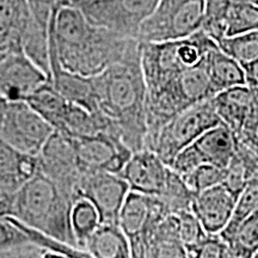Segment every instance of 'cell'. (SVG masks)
<instances>
[{
  "label": "cell",
  "instance_id": "603a6c76",
  "mask_svg": "<svg viewBox=\"0 0 258 258\" xmlns=\"http://www.w3.org/2000/svg\"><path fill=\"white\" fill-rule=\"evenodd\" d=\"M27 102L54 128V131H59L69 109L70 101L54 88L50 80L32 93Z\"/></svg>",
  "mask_w": 258,
  "mask_h": 258
},
{
  "label": "cell",
  "instance_id": "4dcf8cb0",
  "mask_svg": "<svg viewBox=\"0 0 258 258\" xmlns=\"http://www.w3.org/2000/svg\"><path fill=\"white\" fill-rule=\"evenodd\" d=\"M226 169L213 164H202L189 172L188 175L182 177L194 194H198L203 190L211 188L224 182Z\"/></svg>",
  "mask_w": 258,
  "mask_h": 258
},
{
  "label": "cell",
  "instance_id": "6da1fadb",
  "mask_svg": "<svg viewBox=\"0 0 258 258\" xmlns=\"http://www.w3.org/2000/svg\"><path fill=\"white\" fill-rule=\"evenodd\" d=\"M49 49L62 69L95 77L141 50V41L90 23L77 6L61 4L49 24Z\"/></svg>",
  "mask_w": 258,
  "mask_h": 258
},
{
  "label": "cell",
  "instance_id": "836d02e7",
  "mask_svg": "<svg viewBox=\"0 0 258 258\" xmlns=\"http://www.w3.org/2000/svg\"><path fill=\"white\" fill-rule=\"evenodd\" d=\"M189 257H233L228 244L220 234H207L194 249Z\"/></svg>",
  "mask_w": 258,
  "mask_h": 258
},
{
  "label": "cell",
  "instance_id": "ac0fdd59",
  "mask_svg": "<svg viewBox=\"0 0 258 258\" xmlns=\"http://www.w3.org/2000/svg\"><path fill=\"white\" fill-rule=\"evenodd\" d=\"M38 171L37 156L19 152L0 139V192L15 194Z\"/></svg>",
  "mask_w": 258,
  "mask_h": 258
},
{
  "label": "cell",
  "instance_id": "30bf717a",
  "mask_svg": "<svg viewBox=\"0 0 258 258\" xmlns=\"http://www.w3.org/2000/svg\"><path fill=\"white\" fill-rule=\"evenodd\" d=\"M170 215L156 196L131 190L122 206L118 225L131 243L132 257H145L148 234L158 222Z\"/></svg>",
  "mask_w": 258,
  "mask_h": 258
},
{
  "label": "cell",
  "instance_id": "4316f807",
  "mask_svg": "<svg viewBox=\"0 0 258 258\" xmlns=\"http://www.w3.org/2000/svg\"><path fill=\"white\" fill-rule=\"evenodd\" d=\"M101 224V217L92 202L88 199H79L72 209V227L77 244L85 250L86 241Z\"/></svg>",
  "mask_w": 258,
  "mask_h": 258
},
{
  "label": "cell",
  "instance_id": "9a60e30c",
  "mask_svg": "<svg viewBox=\"0 0 258 258\" xmlns=\"http://www.w3.org/2000/svg\"><path fill=\"white\" fill-rule=\"evenodd\" d=\"M170 166L150 148L133 152L118 175L129 184L133 191L148 196H159L164 191Z\"/></svg>",
  "mask_w": 258,
  "mask_h": 258
},
{
  "label": "cell",
  "instance_id": "d6a6232c",
  "mask_svg": "<svg viewBox=\"0 0 258 258\" xmlns=\"http://www.w3.org/2000/svg\"><path fill=\"white\" fill-rule=\"evenodd\" d=\"M27 234L11 215L0 218V253L10 252L29 246Z\"/></svg>",
  "mask_w": 258,
  "mask_h": 258
},
{
  "label": "cell",
  "instance_id": "52a82bcc",
  "mask_svg": "<svg viewBox=\"0 0 258 258\" xmlns=\"http://www.w3.org/2000/svg\"><path fill=\"white\" fill-rule=\"evenodd\" d=\"M54 128L27 101L0 97V139L22 153L38 156Z\"/></svg>",
  "mask_w": 258,
  "mask_h": 258
},
{
  "label": "cell",
  "instance_id": "ba28073f",
  "mask_svg": "<svg viewBox=\"0 0 258 258\" xmlns=\"http://www.w3.org/2000/svg\"><path fill=\"white\" fill-rule=\"evenodd\" d=\"M160 0H93L80 6L90 23L128 37L139 38L144 22Z\"/></svg>",
  "mask_w": 258,
  "mask_h": 258
},
{
  "label": "cell",
  "instance_id": "e575fe53",
  "mask_svg": "<svg viewBox=\"0 0 258 258\" xmlns=\"http://www.w3.org/2000/svg\"><path fill=\"white\" fill-rule=\"evenodd\" d=\"M235 137L239 143L258 153V99L254 102L243 127Z\"/></svg>",
  "mask_w": 258,
  "mask_h": 258
},
{
  "label": "cell",
  "instance_id": "83f0119b",
  "mask_svg": "<svg viewBox=\"0 0 258 258\" xmlns=\"http://www.w3.org/2000/svg\"><path fill=\"white\" fill-rule=\"evenodd\" d=\"M217 43L225 54L243 66L258 59V30L222 37Z\"/></svg>",
  "mask_w": 258,
  "mask_h": 258
},
{
  "label": "cell",
  "instance_id": "74e56055",
  "mask_svg": "<svg viewBox=\"0 0 258 258\" xmlns=\"http://www.w3.org/2000/svg\"><path fill=\"white\" fill-rule=\"evenodd\" d=\"M15 194L0 192V218L11 214Z\"/></svg>",
  "mask_w": 258,
  "mask_h": 258
},
{
  "label": "cell",
  "instance_id": "e0dca14e",
  "mask_svg": "<svg viewBox=\"0 0 258 258\" xmlns=\"http://www.w3.org/2000/svg\"><path fill=\"white\" fill-rule=\"evenodd\" d=\"M50 83L67 101L83 106L91 112H98V102L93 77L70 72L62 69L55 54L49 49Z\"/></svg>",
  "mask_w": 258,
  "mask_h": 258
},
{
  "label": "cell",
  "instance_id": "44dd1931",
  "mask_svg": "<svg viewBox=\"0 0 258 258\" xmlns=\"http://www.w3.org/2000/svg\"><path fill=\"white\" fill-rule=\"evenodd\" d=\"M206 67L215 95L234 86L245 85L243 64L225 54L218 43L211 47L206 55Z\"/></svg>",
  "mask_w": 258,
  "mask_h": 258
},
{
  "label": "cell",
  "instance_id": "ab89813d",
  "mask_svg": "<svg viewBox=\"0 0 258 258\" xmlns=\"http://www.w3.org/2000/svg\"><path fill=\"white\" fill-rule=\"evenodd\" d=\"M9 53H10V51H9L8 49H6V48L0 46V62H2V61L5 59V56L8 55Z\"/></svg>",
  "mask_w": 258,
  "mask_h": 258
},
{
  "label": "cell",
  "instance_id": "277c9868",
  "mask_svg": "<svg viewBox=\"0 0 258 258\" xmlns=\"http://www.w3.org/2000/svg\"><path fill=\"white\" fill-rule=\"evenodd\" d=\"M215 43L203 30L182 40L141 42V69L147 92L161 88L183 71L201 62Z\"/></svg>",
  "mask_w": 258,
  "mask_h": 258
},
{
  "label": "cell",
  "instance_id": "f35d334b",
  "mask_svg": "<svg viewBox=\"0 0 258 258\" xmlns=\"http://www.w3.org/2000/svg\"><path fill=\"white\" fill-rule=\"evenodd\" d=\"M90 2H93V0H64V3H66V4L77 6V8H80L82 5L88 4V3H90Z\"/></svg>",
  "mask_w": 258,
  "mask_h": 258
},
{
  "label": "cell",
  "instance_id": "4fadbf2b",
  "mask_svg": "<svg viewBox=\"0 0 258 258\" xmlns=\"http://www.w3.org/2000/svg\"><path fill=\"white\" fill-rule=\"evenodd\" d=\"M37 158L41 172L71 190L78 201L77 191L83 172L79 169L72 139L54 131Z\"/></svg>",
  "mask_w": 258,
  "mask_h": 258
},
{
  "label": "cell",
  "instance_id": "3957f363",
  "mask_svg": "<svg viewBox=\"0 0 258 258\" xmlns=\"http://www.w3.org/2000/svg\"><path fill=\"white\" fill-rule=\"evenodd\" d=\"M76 201L71 190L38 171L15 192L10 215L71 246L79 247L72 227Z\"/></svg>",
  "mask_w": 258,
  "mask_h": 258
},
{
  "label": "cell",
  "instance_id": "5bb4252c",
  "mask_svg": "<svg viewBox=\"0 0 258 258\" xmlns=\"http://www.w3.org/2000/svg\"><path fill=\"white\" fill-rule=\"evenodd\" d=\"M49 80L23 51H10L0 62V97L8 101H27Z\"/></svg>",
  "mask_w": 258,
  "mask_h": 258
},
{
  "label": "cell",
  "instance_id": "8d00e7d4",
  "mask_svg": "<svg viewBox=\"0 0 258 258\" xmlns=\"http://www.w3.org/2000/svg\"><path fill=\"white\" fill-rule=\"evenodd\" d=\"M245 85L258 98V59L244 64Z\"/></svg>",
  "mask_w": 258,
  "mask_h": 258
},
{
  "label": "cell",
  "instance_id": "7c38bea8",
  "mask_svg": "<svg viewBox=\"0 0 258 258\" xmlns=\"http://www.w3.org/2000/svg\"><path fill=\"white\" fill-rule=\"evenodd\" d=\"M131 191L120 175L111 172L83 173L78 186V200L88 199L95 206L101 222L118 224L120 212Z\"/></svg>",
  "mask_w": 258,
  "mask_h": 258
},
{
  "label": "cell",
  "instance_id": "8fae6325",
  "mask_svg": "<svg viewBox=\"0 0 258 258\" xmlns=\"http://www.w3.org/2000/svg\"><path fill=\"white\" fill-rule=\"evenodd\" d=\"M83 173H118L123 169L133 151L114 134L98 133L90 137L72 139Z\"/></svg>",
  "mask_w": 258,
  "mask_h": 258
},
{
  "label": "cell",
  "instance_id": "cb8c5ba5",
  "mask_svg": "<svg viewBox=\"0 0 258 258\" xmlns=\"http://www.w3.org/2000/svg\"><path fill=\"white\" fill-rule=\"evenodd\" d=\"M225 241L230 246L233 257H256L258 254V208L245 218Z\"/></svg>",
  "mask_w": 258,
  "mask_h": 258
},
{
  "label": "cell",
  "instance_id": "484cf974",
  "mask_svg": "<svg viewBox=\"0 0 258 258\" xmlns=\"http://www.w3.org/2000/svg\"><path fill=\"white\" fill-rule=\"evenodd\" d=\"M194 195L195 194L189 189L184 179L170 167L165 189L157 198L160 200L169 214H177L182 211L191 209Z\"/></svg>",
  "mask_w": 258,
  "mask_h": 258
},
{
  "label": "cell",
  "instance_id": "7a4b0ae2",
  "mask_svg": "<svg viewBox=\"0 0 258 258\" xmlns=\"http://www.w3.org/2000/svg\"><path fill=\"white\" fill-rule=\"evenodd\" d=\"M98 112L133 152L146 148L147 89L141 50L93 77Z\"/></svg>",
  "mask_w": 258,
  "mask_h": 258
},
{
  "label": "cell",
  "instance_id": "f546056e",
  "mask_svg": "<svg viewBox=\"0 0 258 258\" xmlns=\"http://www.w3.org/2000/svg\"><path fill=\"white\" fill-rule=\"evenodd\" d=\"M237 4H258V0H206V18L202 30L215 42L222 36V21L226 12Z\"/></svg>",
  "mask_w": 258,
  "mask_h": 258
},
{
  "label": "cell",
  "instance_id": "d590c367",
  "mask_svg": "<svg viewBox=\"0 0 258 258\" xmlns=\"http://www.w3.org/2000/svg\"><path fill=\"white\" fill-rule=\"evenodd\" d=\"M28 3L32 17L40 24L49 27L53 11L64 3V0H28Z\"/></svg>",
  "mask_w": 258,
  "mask_h": 258
},
{
  "label": "cell",
  "instance_id": "d4e9b609",
  "mask_svg": "<svg viewBox=\"0 0 258 258\" xmlns=\"http://www.w3.org/2000/svg\"><path fill=\"white\" fill-rule=\"evenodd\" d=\"M257 30L258 4H237L231 6L226 12L222 21L221 38Z\"/></svg>",
  "mask_w": 258,
  "mask_h": 258
},
{
  "label": "cell",
  "instance_id": "2e32d148",
  "mask_svg": "<svg viewBox=\"0 0 258 258\" xmlns=\"http://www.w3.org/2000/svg\"><path fill=\"white\" fill-rule=\"evenodd\" d=\"M238 195L224 183L194 195L191 211L208 234H220L233 215Z\"/></svg>",
  "mask_w": 258,
  "mask_h": 258
},
{
  "label": "cell",
  "instance_id": "9c48e42d",
  "mask_svg": "<svg viewBox=\"0 0 258 258\" xmlns=\"http://www.w3.org/2000/svg\"><path fill=\"white\" fill-rule=\"evenodd\" d=\"M237 146L235 134L227 125L220 123L208 129L179 152L170 167L182 177L202 164H213L226 169L237 152Z\"/></svg>",
  "mask_w": 258,
  "mask_h": 258
},
{
  "label": "cell",
  "instance_id": "1f68e13d",
  "mask_svg": "<svg viewBox=\"0 0 258 258\" xmlns=\"http://www.w3.org/2000/svg\"><path fill=\"white\" fill-rule=\"evenodd\" d=\"M178 222V234L183 246L185 247L186 256L189 257L190 251L201 241L208 233L202 227L201 222L196 218L191 209L182 211L176 214Z\"/></svg>",
  "mask_w": 258,
  "mask_h": 258
},
{
  "label": "cell",
  "instance_id": "8992f818",
  "mask_svg": "<svg viewBox=\"0 0 258 258\" xmlns=\"http://www.w3.org/2000/svg\"><path fill=\"white\" fill-rule=\"evenodd\" d=\"M206 0H160L139 31L141 42L182 40L202 30Z\"/></svg>",
  "mask_w": 258,
  "mask_h": 258
},
{
  "label": "cell",
  "instance_id": "5b68a950",
  "mask_svg": "<svg viewBox=\"0 0 258 258\" xmlns=\"http://www.w3.org/2000/svg\"><path fill=\"white\" fill-rule=\"evenodd\" d=\"M222 122L212 98L196 103L173 116L160 128L150 150H153L167 166H171L179 152L208 129Z\"/></svg>",
  "mask_w": 258,
  "mask_h": 258
},
{
  "label": "cell",
  "instance_id": "f1b7e54d",
  "mask_svg": "<svg viewBox=\"0 0 258 258\" xmlns=\"http://www.w3.org/2000/svg\"><path fill=\"white\" fill-rule=\"evenodd\" d=\"M258 208V176H254L251 178L244 189L241 190L238 195L237 203H235L233 215H232L228 225L224 228L220 235L222 239H227L230 235L233 233L238 225L244 220L245 218L253 211Z\"/></svg>",
  "mask_w": 258,
  "mask_h": 258
},
{
  "label": "cell",
  "instance_id": "7402d4cb",
  "mask_svg": "<svg viewBox=\"0 0 258 258\" xmlns=\"http://www.w3.org/2000/svg\"><path fill=\"white\" fill-rule=\"evenodd\" d=\"M84 249L95 258L132 257L131 243L118 224L101 222Z\"/></svg>",
  "mask_w": 258,
  "mask_h": 258
},
{
  "label": "cell",
  "instance_id": "d6986e66",
  "mask_svg": "<svg viewBox=\"0 0 258 258\" xmlns=\"http://www.w3.org/2000/svg\"><path fill=\"white\" fill-rule=\"evenodd\" d=\"M30 21L28 0H0V46L9 51H23Z\"/></svg>",
  "mask_w": 258,
  "mask_h": 258
},
{
  "label": "cell",
  "instance_id": "ffe728a7",
  "mask_svg": "<svg viewBox=\"0 0 258 258\" xmlns=\"http://www.w3.org/2000/svg\"><path fill=\"white\" fill-rule=\"evenodd\" d=\"M212 99L222 123L237 135L258 98L246 85H239L217 93Z\"/></svg>",
  "mask_w": 258,
  "mask_h": 258
}]
</instances>
